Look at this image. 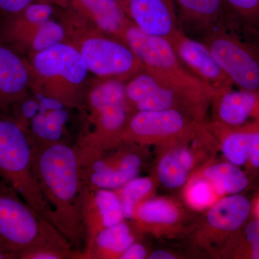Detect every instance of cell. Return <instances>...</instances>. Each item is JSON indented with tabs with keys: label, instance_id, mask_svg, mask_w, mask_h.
<instances>
[{
	"label": "cell",
	"instance_id": "obj_14",
	"mask_svg": "<svg viewBox=\"0 0 259 259\" xmlns=\"http://www.w3.org/2000/svg\"><path fill=\"white\" fill-rule=\"evenodd\" d=\"M210 105L214 123L234 128L259 122V93L231 89L214 93Z\"/></svg>",
	"mask_w": 259,
	"mask_h": 259
},
{
	"label": "cell",
	"instance_id": "obj_18",
	"mask_svg": "<svg viewBox=\"0 0 259 259\" xmlns=\"http://www.w3.org/2000/svg\"><path fill=\"white\" fill-rule=\"evenodd\" d=\"M189 142L165 147L158 160L156 175L160 184L167 189L177 190L185 186L196 165L195 153L189 147Z\"/></svg>",
	"mask_w": 259,
	"mask_h": 259
},
{
	"label": "cell",
	"instance_id": "obj_2",
	"mask_svg": "<svg viewBox=\"0 0 259 259\" xmlns=\"http://www.w3.org/2000/svg\"><path fill=\"white\" fill-rule=\"evenodd\" d=\"M42 247L74 249L52 223L0 180V252L18 259L24 252Z\"/></svg>",
	"mask_w": 259,
	"mask_h": 259
},
{
	"label": "cell",
	"instance_id": "obj_10",
	"mask_svg": "<svg viewBox=\"0 0 259 259\" xmlns=\"http://www.w3.org/2000/svg\"><path fill=\"white\" fill-rule=\"evenodd\" d=\"M81 53L88 69L99 76H134L144 69L126 42L91 37L83 42Z\"/></svg>",
	"mask_w": 259,
	"mask_h": 259
},
{
	"label": "cell",
	"instance_id": "obj_34",
	"mask_svg": "<svg viewBox=\"0 0 259 259\" xmlns=\"http://www.w3.org/2000/svg\"><path fill=\"white\" fill-rule=\"evenodd\" d=\"M0 259H15L13 255L8 254V253L0 252Z\"/></svg>",
	"mask_w": 259,
	"mask_h": 259
},
{
	"label": "cell",
	"instance_id": "obj_6",
	"mask_svg": "<svg viewBox=\"0 0 259 259\" xmlns=\"http://www.w3.org/2000/svg\"><path fill=\"white\" fill-rule=\"evenodd\" d=\"M204 122L177 110L136 112L130 117L121 142L165 148L192 141Z\"/></svg>",
	"mask_w": 259,
	"mask_h": 259
},
{
	"label": "cell",
	"instance_id": "obj_25",
	"mask_svg": "<svg viewBox=\"0 0 259 259\" xmlns=\"http://www.w3.org/2000/svg\"><path fill=\"white\" fill-rule=\"evenodd\" d=\"M153 189L154 182L152 178L137 177L115 190L120 199L125 218L132 220L136 206L149 198Z\"/></svg>",
	"mask_w": 259,
	"mask_h": 259
},
{
	"label": "cell",
	"instance_id": "obj_3",
	"mask_svg": "<svg viewBox=\"0 0 259 259\" xmlns=\"http://www.w3.org/2000/svg\"><path fill=\"white\" fill-rule=\"evenodd\" d=\"M122 36L142 63L144 69L160 82L210 105L214 90L182 64L166 39L148 35L134 24H127Z\"/></svg>",
	"mask_w": 259,
	"mask_h": 259
},
{
	"label": "cell",
	"instance_id": "obj_19",
	"mask_svg": "<svg viewBox=\"0 0 259 259\" xmlns=\"http://www.w3.org/2000/svg\"><path fill=\"white\" fill-rule=\"evenodd\" d=\"M183 217V211L170 199L148 198L136 206L135 228L140 233H157L161 229L175 228Z\"/></svg>",
	"mask_w": 259,
	"mask_h": 259
},
{
	"label": "cell",
	"instance_id": "obj_9",
	"mask_svg": "<svg viewBox=\"0 0 259 259\" xmlns=\"http://www.w3.org/2000/svg\"><path fill=\"white\" fill-rule=\"evenodd\" d=\"M125 97L136 112L177 110L203 122L210 106L167 88L144 69L125 85Z\"/></svg>",
	"mask_w": 259,
	"mask_h": 259
},
{
	"label": "cell",
	"instance_id": "obj_20",
	"mask_svg": "<svg viewBox=\"0 0 259 259\" xmlns=\"http://www.w3.org/2000/svg\"><path fill=\"white\" fill-rule=\"evenodd\" d=\"M136 241L132 228L122 221L99 233L88 259L120 258L123 252Z\"/></svg>",
	"mask_w": 259,
	"mask_h": 259
},
{
	"label": "cell",
	"instance_id": "obj_7",
	"mask_svg": "<svg viewBox=\"0 0 259 259\" xmlns=\"http://www.w3.org/2000/svg\"><path fill=\"white\" fill-rule=\"evenodd\" d=\"M197 40L204 42L233 86L259 93V45L226 30H214Z\"/></svg>",
	"mask_w": 259,
	"mask_h": 259
},
{
	"label": "cell",
	"instance_id": "obj_35",
	"mask_svg": "<svg viewBox=\"0 0 259 259\" xmlns=\"http://www.w3.org/2000/svg\"><path fill=\"white\" fill-rule=\"evenodd\" d=\"M255 212H256L258 219H259V198L258 201H257L256 206H255Z\"/></svg>",
	"mask_w": 259,
	"mask_h": 259
},
{
	"label": "cell",
	"instance_id": "obj_26",
	"mask_svg": "<svg viewBox=\"0 0 259 259\" xmlns=\"http://www.w3.org/2000/svg\"><path fill=\"white\" fill-rule=\"evenodd\" d=\"M218 194L208 180L201 176L189 182L185 190V198L191 207L203 209L215 203Z\"/></svg>",
	"mask_w": 259,
	"mask_h": 259
},
{
	"label": "cell",
	"instance_id": "obj_1",
	"mask_svg": "<svg viewBox=\"0 0 259 259\" xmlns=\"http://www.w3.org/2000/svg\"><path fill=\"white\" fill-rule=\"evenodd\" d=\"M30 141L34 175L50 207V222L74 248H79L85 242V231L76 149L63 141Z\"/></svg>",
	"mask_w": 259,
	"mask_h": 259
},
{
	"label": "cell",
	"instance_id": "obj_16",
	"mask_svg": "<svg viewBox=\"0 0 259 259\" xmlns=\"http://www.w3.org/2000/svg\"><path fill=\"white\" fill-rule=\"evenodd\" d=\"M29 72L24 61L11 49L0 44V112L26 97Z\"/></svg>",
	"mask_w": 259,
	"mask_h": 259
},
{
	"label": "cell",
	"instance_id": "obj_22",
	"mask_svg": "<svg viewBox=\"0 0 259 259\" xmlns=\"http://www.w3.org/2000/svg\"><path fill=\"white\" fill-rule=\"evenodd\" d=\"M202 177L210 182L219 196L241 193L248 185V179L241 167L231 162H221L206 167Z\"/></svg>",
	"mask_w": 259,
	"mask_h": 259
},
{
	"label": "cell",
	"instance_id": "obj_33",
	"mask_svg": "<svg viewBox=\"0 0 259 259\" xmlns=\"http://www.w3.org/2000/svg\"><path fill=\"white\" fill-rule=\"evenodd\" d=\"M148 258L150 259H175L177 258L173 253L164 250H155L152 252Z\"/></svg>",
	"mask_w": 259,
	"mask_h": 259
},
{
	"label": "cell",
	"instance_id": "obj_30",
	"mask_svg": "<svg viewBox=\"0 0 259 259\" xmlns=\"http://www.w3.org/2000/svg\"><path fill=\"white\" fill-rule=\"evenodd\" d=\"M20 13L28 23L40 25L49 21L53 13V8L44 3H31Z\"/></svg>",
	"mask_w": 259,
	"mask_h": 259
},
{
	"label": "cell",
	"instance_id": "obj_24",
	"mask_svg": "<svg viewBox=\"0 0 259 259\" xmlns=\"http://www.w3.org/2000/svg\"><path fill=\"white\" fill-rule=\"evenodd\" d=\"M67 119V112L63 107L49 110L40 109L38 113L30 121V131L27 132L31 141H61L63 126Z\"/></svg>",
	"mask_w": 259,
	"mask_h": 259
},
{
	"label": "cell",
	"instance_id": "obj_36",
	"mask_svg": "<svg viewBox=\"0 0 259 259\" xmlns=\"http://www.w3.org/2000/svg\"><path fill=\"white\" fill-rule=\"evenodd\" d=\"M122 1H124V0H122Z\"/></svg>",
	"mask_w": 259,
	"mask_h": 259
},
{
	"label": "cell",
	"instance_id": "obj_28",
	"mask_svg": "<svg viewBox=\"0 0 259 259\" xmlns=\"http://www.w3.org/2000/svg\"><path fill=\"white\" fill-rule=\"evenodd\" d=\"M18 259H83V255L78 250L42 247L24 252Z\"/></svg>",
	"mask_w": 259,
	"mask_h": 259
},
{
	"label": "cell",
	"instance_id": "obj_12",
	"mask_svg": "<svg viewBox=\"0 0 259 259\" xmlns=\"http://www.w3.org/2000/svg\"><path fill=\"white\" fill-rule=\"evenodd\" d=\"M180 28L199 39L214 30L233 32L223 0H174Z\"/></svg>",
	"mask_w": 259,
	"mask_h": 259
},
{
	"label": "cell",
	"instance_id": "obj_5",
	"mask_svg": "<svg viewBox=\"0 0 259 259\" xmlns=\"http://www.w3.org/2000/svg\"><path fill=\"white\" fill-rule=\"evenodd\" d=\"M89 102L96 116L97 127L74 146L80 163L120 144L131 116L125 85L119 79L98 85L90 93Z\"/></svg>",
	"mask_w": 259,
	"mask_h": 259
},
{
	"label": "cell",
	"instance_id": "obj_15",
	"mask_svg": "<svg viewBox=\"0 0 259 259\" xmlns=\"http://www.w3.org/2000/svg\"><path fill=\"white\" fill-rule=\"evenodd\" d=\"M33 66L42 76H61L74 84L82 82L89 70L81 53L62 44L37 52Z\"/></svg>",
	"mask_w": 259,
	"mask_h": 259
},
{
	"label": "cell",
	"instance_id": "obj_17",
	"mask_svg": "<svg viewBox=\"0 0 259 259\" xmlns=\"http://www.w3.org/2000/svg\"><path fill=\"white\" fill-rule=\"evenodd\" d=\"M251 211L248 199L241 194L227 195L211 206L206 215V228L221 236L236 233L245 226Z\"/></svg>",
	"mask_w": 259,
	"mask_h": 259
},
{
	"label": "cell",
	"instance_id": "obj_4",
	"mask_svg": "<svg viewBox=\"0 0 259 259\" xmlns=\"http://www.w3.org/2000/svg\"><path fill=\"white\" fill-rule=\"evenodd\" d=\"M0 180L50 222V207L34 175L28 132L4 112H0Z\"/></svg>",
	"mask_w": 259,
	"mask_h": 259
},
{
	"label": "cell",
	"instance_id": "obj_27",
	"mask_svg": "<svg viewBox=\"0 0 259 259\" xmlns=\"http://www.w3.org/2000/svg\"><path fill=\"white\" fill-rule=\"evenodd\" d=\"M64 37L63 27L59 23L49 20L39 25L38 30L32 40V48L37 52L47 50L60 44Z\"/></svg>",
	"mask_w": 259,
	"mask_h": 259
},
{
	"label": "cell",
	"instance_id": "obj_21",
	"mask_svg": "<svg viewBox=\"0 0 259 259\" xmlns=\"http://www.w3.org/2000/svg\"><path fill=\"white\" fill-rule=\"evenodd\" d=\"M95 19L105 31L120 34L127 26L125 9L122 0H75Z\"/></svg>",
	"mask_w": 259,
	"mask_h": 259
},
{
	"label": "cell",
	"instance_id": "obj_29",
	"mask_svg": "<svg viewBox=\"0 0 259 259\" xmlns=\"http://www.w3.org/2000/svg\"><path fill=\"white\" fill-rule=\"evenodd\" d=\"M243 241L245 244L243 256L259 259V219L245 225Z\"/></svg>",
	"mask_w": 259,
	"mask_h": 259
},
{
	"label": "cell",
	"instance_id": "obj_8",
	"mask_svg": "<svg viewBox=\"0 0 259 259\" xmlns=\"http://www.w3.org/2000/svg\"><path fill=\"white\" fill-rule=\"evenodd\" d=\"M141 145L121 142L80 165L83 185L115 190L138 177L144 164Z\"/></svg>",
	"mask_w": 259,
	"mask_h": 259
},
{
	"label": "cell",
	"instance_id": "obj_11",
	"mask_svg": "<svg viewBox=\"0 0 259 259\" xmlns=\"http://www.w3.org/2000/svg\"><path fill=\"white\" fill-rule=\"evenodd\" d=\"M168 41L182 64L214 93L233 89V83L204 42L189 36L181 29Z\"/></svg>",
	"mask_w": 259,
	"mask_h": 259
},
{
	"label": "cell",
	"instance_id": "obj_13",
	"mask_svg": "<svg viewBox=\"0 0 259 259\" xmlns=\"http://www.w3.org/2000/svg\"><path fill=\"white\" fill-rule=\"evenodd\" d=\"M132 23L148 35L169 40L179 30L174 0H124Z\"/></svg>",
	"mask_w": 259,
	"mask_h": 259
},
{
	"label": "cell",
	"instance_id": "obj_32",
	"mask_svg": "<svg viewBox=\"0 0 259 259\" xmlns=\"http://www.w3.org/2000/svg\"><path fill=\"white\" fill-rule=\"evenodd\" d=\"M147 256L148 251L146 247L136 241L123 252L120 259H144L148 258Z\"/></svg>",
	"mask_w": 259,
	"mask_h": 259
},
{
	"label": "cell",
	"instance_id": "obj_31",
	"mask_svg": "<svg viewBox=\"0 0 259 259\" xmlns=\"http://www.w3.org/2000/svg\"><path fill=\"white\" fill-rule=\"evenodd\" d=\"M33 0H0V13L11 16L23 11Z\"/></svg>",
	"mask_w": 259,
	"mask_h": 259
},
{
	"label": "cell",
	"instance_id": "obj_23",
	"mask_svg": "<svg viewBox=\"0 0 259 259\" xmlns=\"http://www.w3.org/2000/svg\"><path fill=\"white\" fill-rule=\"evenodd\" d=\"M234 33L258 44L259 0H223ZM242 37V36H241Z\"/></svg>",
	"mask_w": 259,
	"mask_h": 259
}]
</instances>
